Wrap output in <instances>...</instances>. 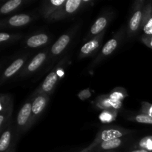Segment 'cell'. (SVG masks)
I'll return each instance as SVG.
<instances>
[{
    "instance_id": "22",
    "label": "cell",
    "mask_w": 152,
    "mask_h": 152,
    "mask_svg": "<svg viewBox=\"0 0 152 152\" xmlns=\"http://www.w3.org/2000/svg\"><path fill=\"white\" fill-rule=\"evenodd\" d=\"M65 2L66 1L65 0H52V1H50V3L55 6H60L61 4H64Z\"/></svg>"
},
{
    "instance_id": "9",
    "label": "cell",
    "mask_w": 152,
    "mask_h": 152,
    "mask_svg": "<svg viewBox=\"0 0 152 152\" xmlns=\"http://www.w3.org/2000/svg\"><path fill=\"white\" fill-rule=\"evenodd\" d=\"M142 19V13L141 10H137L132 16L129 22V28L132 31H136L140 25Z\"/></svg>"
},
{
    "instance_id": "8",
    "label": "cell",
    "mask_w": 152,
    "mask_h": 152,
    "mask_svg": "<svg viewBox=\"0 0 152 152\" xmlns=\"http://www.w3.org/2000/svg\"><path fill=\"white\" fill-rule=\"evenodd\" d=\"M46 58L45 53H39L37 54L34 59H32L31 62H30L29 65L28 67V69L29 71H34L37 69H38L40 67V65L43 63Z\"/></svg>"
},
{
    "instance_id": "4",
    "label": "cell",
    "mask_w": 152,
    "mask_h": 152,
    "mask_svg": "<svg viewBox=\"0 0 152 152\" xmlns=\"http://www.w3.org/2000/svg\"><path fill=\"white\" fill-rule=\"evenodd\" d=\"M31 21V17L26 14H18L9 19V24L12 26L19 27L27 25Z\"/></svg>"
},
{
    "instance_id": "12",
    "label": "cell",
    "mask_w": 152,
    "mask_h": 152,
    "mask_svg": "<svg viewBox=\"0 0 152 152\" xmlns=\"http://www.w3.org/2000/svg\"><path fill=\"white\" fill-rule=\"evenodd\" d=\"M11 140V132L10 131H5L2 134L0 139V152H5L8 148Z\"/></svg>"
},
{
    "instance_id": "6",
    "label": "cell",
    "mask_w": 152,
    "mask_h": 152,
    "mask_svg": "<svg viewBox=\"0 0 152 152\" xmlns=\"http://www.w3.org/2000/svg\"><path fill=\"white\" fill-rule=\"evenodd\" d=\"M58 80V76L55 72H51L47 76L45 80L43 82V84L42 86V89L44 91H50L53 88L54 85L56 84V81Z\"/></svg>"
},
{
    "instance_id": "15",
    "label": "cell",
    "mask_w": 152,
    "mask_h": 152,
    "mask_svg": "<svg viewBox=\"0 0 152 152\" xmlns=\"http://www.w3.org/2000/svg\"><path fill=\"white\" fill-rule=\"evenodd\" d=\"M98 46H99V42H98V40L93 39L91 40V41H89L88 42L86 43V44L82 47L81 48L82 53H84V54H88V53H91L92 51H94L95 49L97 48Z\"/></svg>"
},
{
    "instance_id": "5",
    "label": "cell",
    "mask_w": 152,
    "mask_h": 152,
    "mask_svg": "<svg viewBox=\"0 0 152 152\" xmlns=\"http://www.w3.org/2000/svg\"><path fill=\"white\" fill-rule=\"evenodd\" d=\"M123 134L120 131L116 130V129H107L103 131L100 134V139L104 141L111 140L114 139H120L121 137H123Z\"/></svg>"
},
{
    "instance_id": "19",
    "label": "cell",
    "mask_w": 152,
    "mask_h": 152,
    "mask_svg": "<svg viewBox=\"0 0 152 152\" xmlns=\"http://www.w3.org/2000/svg\"><path fill=\"white\" fill-rule=\"evenodd\" d=\"M140 146L141 147V149L146 150L150 151H152V136H147L142 138L140 141Z\"/></svg>"
},
{
    "instance_id": "1",
    "label": "cell",
    "mask_w": 152,
    "mask_h": 152,
    "mask_svg": "<svg viewBox=\"0 0 152 152\" xmlns=\"http://www.w3.org/2000/svg\"><path fill=\"white\" fill-rule=\"evenodd\" d=\"M32 113V104L31 102L25 103L19 111L17 116V124L20 126H25Z\"/></svg>"
},
{
    "instance_id": "25",
    "label": "cell",
    "mask_w": 152,
    "mask_h": 152,
    "mask_svg": "<svg viewBox=\"0 0 152 152\" xmlns=\"http://www.w3.org/2000/svg\"><path fill=\"white\" fill-rule=\"evenodd\" d=\"M131 152H149L146 150H144V149H137V150H134V151H132Z\"/></svg>"
},
{
    "instance_id": "11",
    "label": "cell",
    "mask_w": 152,
    "mask_h": 152,
    "mask_svg": "<svg viewBox=\"0 0 152 152\" xmlns=\"http://www.w3.org/2000/svg\"><path fill=\"white\" fill-rule=\"evenodd\" d=\"M106 25L107 19H105V17L102 16V17L98 18L96 20V22H94V24L92 25L91 28V34H94V35L98 34L105 28Z\"/></svg>"
},
{
    "instance_id": "20",
    "label": "cell",
    "mask_w": 152,
    "mask_h": 152,
    "mask_svg": "<svg viewBox=\"0 0 152 152\" xmlns=\"http://www.w3.org/2000/svg\"><path fill=\"white\" fill-rule=\"evenodd\" d=\"M135 120L140 123L152 125V117L148 115V114H140L135 117Z\"/></svg>"
},
{
    "instance_id": "3",
    "label": "cell",
    "mask_w": 152,
    "mask_h": 152,
    "mask_svg": "<svg viewBox=\"0 0 152 152\" xmlns=\"http://www.w3.org/2000/svg\"><path fill=\"white\" fill-rule=\"evenodd\" d=\"M48 41V37L46 34H37L30 37L27 41V45L31 48H37L47 43Z\"/></svg>"
},
{
    "instance_id": "18",
    "label": "cell",
    "mask_w": 152,
    "mask_h": 152,
    "mask_svg": "<svg viewBox=\"0 0 152 152\" xmlns=\"http://www.w3.org/2000/svg\"><path fill=\"white\" fill-rule=\"evenodd\" d=\"M143 31L146 35L152 36V7H151L150 12L147 15V19L143 27Z\"/></svg>"
},
{
    "instance_id": "7",
    "label": "cell",
    "mask_w": 152,
    "mask_h": 152,
    "mask_svg": "<svg viewBox=\"0 0 152 152\" xmlns=\"http://www.w3.org/2000/svg\"><path fill=\"white\" fill-rule=\"evenodd\" d=\"M46 99L43 96H39L34 99L32 103V113L34 114H39L43 111L46 105Z\"/></svg>"
},
{
    "instance_id": "10",
    "label": "cell",
    "mask_w": 152,
    "mask_h": 152,
    "mask_svg": "<svg viewBox=\"0 0 152 152\" xmlns=\"http://www.w3.org/2000/svg\"><path fill=\"white\" fill-rule=\"evenodd\" d=\"M24 60L22 59H18L15 60L7 69L4 71V77H10L13 76L15 73L17 72L21 67L23 65Z\"/></svg>"
},
{
    "instance_id": "14",
    "label": "cell",
    "mask_w": 152,
    "mask_h": 152,
    "mask_svg": "<svg viewBox=\"0 0 152 152\" xmlns=\"http://www.w3.org/2000/svg\"><path fill=\"white\" fill-rule=\"evenodd\" d=\"M122 144V140L120 139H114L111 140L104 141L99 145V148L102 150H111L118 148Z\"/></svg>"
},
{
    "instance_id": "2",
    "label": "cell",
    "mask_w": 152,
    "mask_h": 152,
    "mask_svg": "<svg viewBox=\"0 0 152 152\" xmlns=\"http://www.w3.org/2000/svg\"><path fill=\"white\" fill-rule=\"evenodd\" d=\"M70 39H71V38H70L69 36L65 35V34L59 37L57 41L52 46V53L54 55H57L62 53V50L66 48V46L69 43Z\"/></svg>"
},
{
    "instance_id": "21",
    "label": "cell",
    "mask_w": 152,
    "mask_h": 152,
    "mask_svg": "<svg viewBox=\"0 0 152 152\" xmlns=\"http://www.w3.org/2000/svg\"><path fill=\"white\" fill-rule=\"evenodd\" d=\"M10 36L8 34H6V33H1L0 34V42H4L6 40L9 39Z\"/></svg>"
},
{
    "instance_id": "26",
    "label": "cell",
    "mask_w": 152,
    "mask_h": 152,
    "mask_svg": "<svg viewBox=\"0 0 152 152\" xmlns=\"http://www.w3.org/2000/svg\"><path fill=\"white\" fill-rule=\"evenodd\" d=\"M9 152H13V151H9Z\"/></svg>"
},
{
    "instance_id": "24",
    "label": "cell",
    "mask_w": 152,
    "mask_h": 152,
    "mask_svg": "<svg viewBox=\"0 0 152 152\" xmlns=\"http://www.w3.org/2000/svg\"><path fill=\"white\" fill-rule=\"evenodd\" d=\"M148 45L152 48V36H150L149 39L148 40Z\"/></svg>"
},
{
    "instance_id": "23",
    "label": "cell",
    "mask_w": 152,
    "mask_h": 152,
    "mask_svg": "<svg viewBox=\"0 0 152 152\" xmlns=\"http://www.w3.org/2000/svg\"><path fill=\"white\" fill-rule=\"evenodd\" d=\"M147 112H148V115L151 116L152 117V105H150L149 107H148Z\"/></svg>"
},
{
    "instance_id": "16",
    "label": "cell",
    "mask_w": 152,
    "mask_h": 152,
    "mask_svg": "<svg viewBox=\"0 0 152 152\" xmlns=\"http://www.w3.org/2000/svg\"><path fill=\"white\" fill-rule=\"evenodd\" d=\"M81 3V0H68L65 2V11L68 13H74L78 9Z\"/></svg>"
},
{
    "instance_id": "17",
    "label": "cell",
    "mask_w": 152,
    "mask_h": 152,
    "mask_svg": "<svg viewBox=\"0 0 152 152\" xmlns=\"http://www.w3.org/2000/svg\"><path fill=\"white\" fill-rule=\"evenodd\" d=\"M117 46V41L114 39H110L106 44L104 45L103 48H102V53L104 55H109L114 51L116 49Z\"/></svg>"
},
{
    "instance_id": "13",
    "label": "cell",
    "mask_w": 152,
    "mask_h": 152,
    "mask_svg": "<svg viewBox=\"0 0 152 152\" xmlns=\"http://www.w3.org/2000/svg\"><path fill=\"white\" fill-rule=\"evenodd\" d=\"M22 0H10L7 1L5 4L2 5V7L0 9V12L1 13H8L11 12L12 10L17 8L21 4H22Z\"/></svg>"
}]
</instances>
